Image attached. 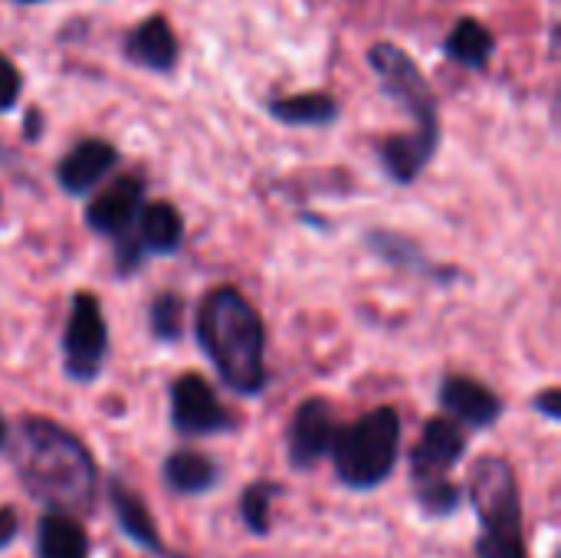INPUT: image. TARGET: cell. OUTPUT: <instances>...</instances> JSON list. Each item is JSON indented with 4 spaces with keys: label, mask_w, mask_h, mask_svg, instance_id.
Masks as SVG:
<instances>
[{
    "label": "cell",
    "mask_w": 561,
    "mask_h": 558,
    "mask_svg": "<svg viewBox=\"0 0 561 558\" xmlns=\"http://www.w3.org/2000/svg\"><path fill=\"white\" fill-rule=\"evenodd\" d=\"M16 474L30 497L56 506L62 516L92 510L95 464L89 451L53 421H23L16 441Z\"/></svg>",
    "instance_id": "cell-1"
},
{
    "label": "cell",
    "mask_w": 561,
    "mask_h": 558,
    "mask_svg": "<svg viewBox=\"0 0 561 558\" xmlns=\"http://www.w3.org/2000/svg\"><path fill=\"white\" fill-rule=\"evenodd\" d=\"M197 339L233 391L256 395L263 388V322L233 286H220L201 303Z\"/></svg>",
    "instance_id": "cell-2"
},
{
    "label": "cell",
    "mask_w": 561,
    "mask_h": 558,
    "mask_svg": "<svg viewBox=\"0 0 561 558\" xmlns=\"http://www.w3.org/2000/svg\"><path fill=\"white\" fill-rule=\"evenodd\" d=\"M470 497L483 523L480 558H526L523 506L513 467L500 457H483L470 474Z\"/></svg>",
    "instance_id": "cell-3"
},
{
    "label": "cell",
    "mask_w": 561,
    "mask_h": 558,
    "mask_svg": "<svg viewBox=\"0 0 561 558\" xmlns=\"http://www.w3.org/2000/svg\"><path fill=\"white\" fill-rule=\"evenodd\" d=\"M398 444H401L398 414L391 408H378L365 414L358 424L335 434V447H332L335 470L355 490L378 487L398 460Z\"/></svg>",
    "instance_id": "cell-4"
},
{
    "label": "cell",
    "mask_w": 561,
    "mask_h": 558,
    "mask_svg": "<svg viewBox=\"0 0 561 558\" xmlns=\"http://www.w3.org/2000/svg\"><path fill=\"white\" fill-rule=\"evenodd\" d=\"M371 59V69L375 76L381 79V89L385 95H391L411 118H414V138H421L424 145L437 148V138H440V118H437V99H434V89L431 82L424 79L421 66L398 46L391 43H378L371 46L368 53Z\"/></svg>",
    "instance_id": "cell-5"
},
{
    "label": "cell",
    "mask_w": 561,
    "mask_h": 558,
    "mask_svg": "<svg viewBox=\"0 0 561 558\" xmlns=\"http://www.w3.org/2000/svg\"><path fill=\"white\" fill-rule=\"evenodd\" d=\"M108 345V332H105V319L99 309V299L92 293H79L72 303V316L66 326V368L72 378L89 382L99 375L102 355Z\"/></svg>",
    "instance_id": "cell-6"
},
{
    "label": "cell",
    "mask_w": 561,
    "mask_h": 558,
    "mask_svg": "<svg viewBox=\"0 0 561 558\" xmlns=\"http://www.w3.org/2000/svg\"><path fill=\"white\" fill-rule=\"evenodd\" d=\"M171 418L184 434H214L230 428V414L220 408L214 388L201 375H181L171 388Z\"/></svg>",
    "instance_id": "cell-7"
},
{
    "label": "cell",
    "mask_w": 561,
    "mask_h": 558,
    "mask_svg": "<svg viewBox=\"0 0 561 558\" xmlns=\"http://www.w3.org/2000/svg\"><path fill=\"white\" fill-rule=\"evenodd\" d=\"M463 447H467V437L460 431L457 421H447V418H437L424 428L414 454H411V470L421 483H431V480H444V474L463 457Z\"/></svg>",
    "instance_id": "cell-8"
},
{
    "label": "cell",
    "mask_w": 561,
    "mask_h": 558,
    "mask_svg": "<svg viewBox=\"0 0 561 558\" xmlns=\"http://www.w3.org/2000/svg\"><path fill=\"white\" fill-rule=\"evenodd\" d=\"M335 441V424H332V411L322 398L306 401L293 424H289V454L296 467H312L319 457L329 454Z\"/></svg>",
    "instance_id": "cell-9"
},
{
    "label": "cell",
    "mask_w": 561,
    "mask_h": 558,
    "mask_svg": "<svg viewBox=\"0 0 561 558\" xmlns=\"http://www.w3.org/2000/svg\"><path fill=\"white\" fill-rule=\"evenodd\" d=\"M141 197H145V184L138 178H118L112 187H105L85 210V220L92 230L108 234V237H122L128 230V224L138 217L141 210Z\"/></svg>",
    "instance_id": "cell-10"
},
{
    "label": "cell",
    "mask_w": 561,
    "mask_h": 558,
    "mask_svg": "<svg viewBox=\"0 0 561 558\" xmlns=\"http://www.w3.org/2000/svg\"><path fill=\"white\" fill-rule=\"evenodd\" d=\"M118 161V151L102 141V138H89L82 145H76L56 168V178L59 184L69 191V194H85L89 187H95Z\"/></svg>",
    "instance_id": "cell-11"
},
{
    "label": "cell",
    "mask_w": 561,
    "mask_h": 558,
    "mask_svg": "<svg viewBox=\"0 0 561 558\" xmlns=\"http://www.w3.org/2000/svg\"><path fill=\"white\" fill-rule=\"evenodd\" d=\"M125 53L131 62L154 69V72H168L178 62V36L171 30V23L164 16H151L145 23H138L128 39H125Z\"/></svg>",
    "instance_id": "cell-12"
},
{
    "label": "cell",
    "mask_w": 561,
    "mask_h": 558,
    "mask_svg": "<svg viewBox=\"0 0 561 558\" xmlns=\"http://www.w3.org/2000/svg\"><path fill=\"white\" fill-rule=\"evenodd\" d=\"M440 401H444V408L450 414H457L460 421H467L473 428H490L500 418V411H503L500 398L490 388H483L473 378H460V375L444 382Z\"/></svg>",
    "instance_id": "cell-13"
},
{
    "label": "cell",
    "mask_w": 561,
    "mask_h": 558,
    "mask_svg": "<svg viewBox=\"0 0 561 558\" xmlns=\"http://www.w3.org/2000/svg\"><path fill=\"white\" fill-rule=\"evenodd\" d=\"M141 220H138V250H151V253H171L178 250L181 237H184V224H181V214L158 201V204H148L138 210Z\"/></svg>",
    "instance_id": "cell-14"
},
{
    "label": "cell",
    "mask_w": 561,
    "mask_h": 558,
    "mask_svg": "<svg viewBox=\"0 0 561 558\" xmlns=\"http://www.w3.org/2000/svg\"><path fill=\"white\" fill-rule=\"evenodd\" d=\"M112 506H115V516H118V526L125 529V536L151 553H164L161 539H158V529H154V520L148 513V506L141 503L138 493H131L125 483H112Z\"/></svg>",
    "instance_id": "cell-15"
},
{
    "label": "cell",
    "mask_w": 561,
    "mask_h": 558,
    "mask_svg": "<svg viewBox=\"0 0 561 558\" xmlns=\"http://www.w3.org/2000/svg\"><path fill=\"white\" fill-rule=\"evenodd\" d=\"M39 558H89V539L72 516L53 513L39 523Z\"/></svg>",
    "instance_id": "cell-16"
},
{
    "label": "cell",
    "mask_w": 561,
    "mask_h": 558,
    "mask_svg": "<svg viewBox=\"0 0 561 558\" xmlns=\"http://www.w3.org/2000/svg\"><path fill=\"white\" fill-rule=\"evenodd\" d=\"M493 33L480 23V20H460L454 30H450V36H447V56L450 59H457V62H463V66H470V69H483L486 62H490V56H493Z\"/></svg>",
    "instance_id": "cell-17"
},
{
    "label": "cell",
    "mask_w": 561,
    "mask_h": 558,
    "mask_svg": "<svg viewBox=\"0 0 561 558\" xmlns=\"http://www.w3.org/2000/svg\"><path fill=\"white\" fill-rule=\"evenodd\" d=\"M270 112L286 125H329L339 115V102L325 92H306L270 102Z\"/></svg>",
    "instance_id": "cell-18"
},
{
    "label": "cell",
    "mask_w": 561,
    "mask_h": 558,
    "mask_svg": "<svg viewBox=\"0 0 561 558\" xmlns=\"http://www.w3.org/2000/svg\"><path fill=\"white\" fill-rule=\"evenodd\" d=\"M164 480L178 493H204L217 483V470L204 454L194 451H178L164 464Z\"/></svg>",
    "instance_id": "cell-19"
},
{
    "label": "cell",
    "mask_w": 561,
    "mask_h": 558,
    "mask_svg": "<svg viewBox=\"0 0 561 558\" xmlns=\"http://www.w3.org/2000/svg\"><path fill=\"white\" fill-rule=\"evenodd\" d=\"M151 329L161 342H178L184 332V303L174 293L158 296L154 309H151Z\"/></svg>",
    "instance_id": "cell-20"
},
{
    "label": "cell",
    "mask_w": 561,
    "mask_h": 558,
    "mask_svg": "<svg viewBox=\"0 0 561 558\" xmlns=\"http://www.w3.org/2000/svg\"><path fill=\"white\" fill-rule=\"evenodd\" d=\"M273 493L276 490L270 483H256V487H250L243 493V520L256 536H263L266 526H270V500H273Z\"/></svg>",
    "instance_id": "cell-21"
},
{
    "label": "cell",
    "mask_w": 561,
    "mask_h": 558,
    "mask_svg": "<svg viewBox=\"0 0 561 558\" xmlns=\"http://www.w3.org/2000/svg\"><path fill=\"white\" fill-rule=\"evenodd\" d=\"M421 503L427 513L447 516L460 506V490L447 480H431V483H421Z\"/></svg>",
    "instance_id": "cell-22"
},
{
    "label": "cell",
    "mask_w": 561,
    "mask_h": 558,
    "mask_svg": "<svg viewBox=\"0 0 561 558\" xmlns=\"http://www.w3.org/2000/svg\"><path fill=\"white\" fill-rule=\"evenodd\" d=\"M20 89H23V79H20L16 66L0 53V112H7V109H13V105H16Z\"/></svg>",
    "instance_id": "cell-23"
},
{
    "label": "cell",
    "mask_w": 561,
    "mask_h": 558,
    "mask_svg": "<svg viewBox=\"0 0 561 558\" xmlns=\"http://www.w3.org/2000/svg\"><path fill=\"white\" fill-rule=\"evenodd\" d=\"M16 536V513L13 510H0V549Z\"/></svg>",
    "instance_id": "cell-24"
},
{
    "label": "cell",
    "mask_w": 561,
    "mask_h": 558,
    "mask_svg": "<svg viewBox=\"0 0 561 558\" xmlns=\"http://www.w3.org/2000/svg\"><path fill=\"white\" fill-rule=\"evenodd\" d=\"M539 408L552 418V421H559L561 418V405H559V391H546L542 398H539Z\"/></svg>",
    "instance_id": "cell-25"
},
{
    "label": "cell",
    "mask_w": 561,
    "mask_h": 558,
    "mask_svg": "<svg viewBox=\"0 0 561 558\" xmlns=\"http://www.w3.org/2000/svg\"><path fill=\"white\" fill-rule=\"evenodd\" d=\"M3 441H7V428H3V421H0V447H3Z\"/></svg>",
    "instance_id": "cell-26"
},
{
    "label": "cell",
    "mask_w": 561,
    "mask_h": 558,
    "mask_svg": "<svg viewBox=\"0 0 561 558\" xmlns=\"http://www.w3.org/2000/svg\"><path fill=\"white\" fill-rule=\"evenodd\" d=\"M16 3H36V0H16Z\"/></svg>",
    "instance_id": "cell-27"
}]
</instances>
